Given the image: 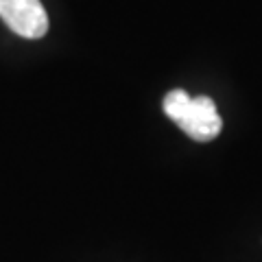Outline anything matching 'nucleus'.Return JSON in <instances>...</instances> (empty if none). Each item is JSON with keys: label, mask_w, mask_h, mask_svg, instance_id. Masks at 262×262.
<instances>
[{"label": "nucleus", "mask_w": 262, "mask_h": 262, "mask_svg": "<svg viewBox=\"0 0 262 262\" xmlns=\"http://www.w3.org/2000/svg\"><path fill=\"white\" fill-rule=\"evenodd\" d=\"M0 18L27 39L44 37L48 31V15L39 0H0Z\"/></svg>", "instance_id": "2"}, {"label": "nucleus", "mask_w": 262, "mask_h": 262, "mask_svg": "<svg viewBox=\"0 0 262 262\" xmlns=\"http://www.w3.org/2000/svg\"><path fill=\"white\" fill-rule=\"evenodd\" d=\"M164 114L177 122V127L188 134L192 140L208 142L216 138L223 127L216 105L210 96H188L184 90H170L164 96Z\"/></svg>", "instance_id": "1"}]
</instances>
